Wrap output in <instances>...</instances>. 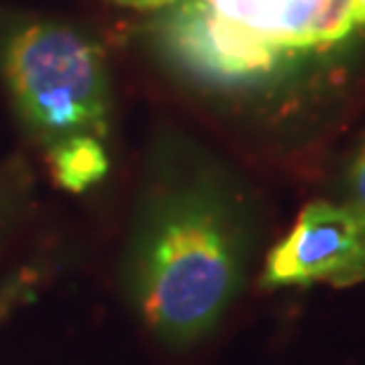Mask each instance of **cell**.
<instances>
[{
	"mask_svg": "<svg viewBox=\"0 0 365 365\" xmlns=\"http://www.w3.org/2000/svg\"><path fill=\"white\" fill-rule=\"evenodd\" d=\"M250 254V228L230 187L207 169L169 173L145 202L123 292L159 344L190 351L242 294Z\"/></svg>",
	"mask_w": 365,
	"mask_h": 365,
	"instance_id": "obj_1",
	"label": "cell"
},
{
	"mask_svg": "<svg viewBox=\"0 0 365 365\" xmlns=\"http://www.w3.org/2000/svg\"><path fill=\"white\" fill-rule=\"evenodd\" d=\"M5 74L24 121L48 148L69 135H102L107 130L102 55L71 29H21L7 43Z\"/></svg>",
	"mask_w": 365,
	"mask_h": 365,
	"instance_id": "obj_2",
	"label": "cell"
},
{
	"mask_svg": "<svg viewBox=\"0 0 365 365\" xmlns=\"http://www.w3.org/2000/svg\"><path fill=\"white\" fill-rule=\"evenodd\" d=\"M363 280L365 209L351 202L306 204L261 271L264 289H304L318 282L351 287Z\"/></svg>",
	"mask_w": 365,
	"mask_h": 365,
	"instance_id": "obj_3",
	"label": "cell"
},
{
	"mask_svg": "<svg viewBox=\"0 0 365 365\" xmlns=\"http://www.w3.org/2000/svg\"><path fill=\"white\" fill-rule=\"evenodd\" d=\"M162 38L182 67L223 86L268 74L284 53L254 29L225 19L207 0L178 5L164 19Z\"/></svg>",
	"mask_w": 365,
	"mask_h": 365,
	"instance_id": "obj_4",
	"label": "cell"
},
{
	"mask_svg": "<svg viewBox=\"0 0 365 365\" xmlns=\"http://www.w3.org/2000/svg\"><path fill=\"white\" fill-rule=\"evenodd\" d=\"M50 171L57 185L69 192H83L109 171V159L95 135H69L50 145Z\"/></svg>",
	"mask_w": 365,
	"mask_h": 365,
	"instance_id": "obj_5",
	"label": "cell"
},
{
	"mask_svg": "<svg viewBox=\"0 0 365 365\" xmlns=\"http://www.w3.org/2000/svg\"><path fill=\"white\" fill-rule=\"evenodd\" d=\"M323 0H277V46L284 50L318 46Z\"/></svg>",
	"mask_w": 365,
	"mask_h": 365,
	"instance_id": "obj_6",
	"label": "cell"
},
{
	"mask_svg": "<svg viewBox=\"0 0 365 365\" xmlns=\"http://www.w3.org/2000/svg\"><path fill=\"white\" fill-rule=\"evenodd\" d=\"M207 3L225 19L254 29L277 46V0H207Z\"/></svg>",
	"mask_w": 365,
	"mask_h": 365,
	"instance_id": "obj_7",
	"label": "cell"
},
{
	"mask_svg": "<svg viewBox=\"0 0 365 365\" xmlns=\"http://www.w3.org/2000/svg\"><path fill=\"white\" fill-rule=\"evenodd\" d=\"M344 190H346V202L365 209V138L359 143V148L354 150V155L346 164Z\"/></svg>",
	"mask_w": 365,
	"mask_h": 365,
	"instance_id": "obj_8",
	"label": "cell"
},
{
	"mask_svg": "<svg viewBox=\"0 0 365 365\" xmlns=\"http://www.w3.org/2000/svg\"><path fill=\"white\" fill-rule=\"evenodd\" d=\"M116 3L133 5V7H140V10H157V7L171 5V3H176V0H116Z\"/></svg>",
	"mask_w": 365,
	"mask_h": 365,
	"instance_id": "obj_9",
	"label": "cell"
},
{
	"mask_svg": "<svg viewBox=\"0 0 365 365\" xmlns=\"http://www.w3.org/2000/svg\"><path fill=\"white\" fill-rule=\"evenodd\" d=\"M10 192H12V187L5 185V180L0 178V221L5 218V211L10 207Z\"/></svg>",
	"mask_w": 365,
	"mask_h": 365,
	"instance_id": "obj_10",
	"label": "cell"
},
{
	"mask_svg": "<svg viewBox=\"0 0 365 365\" xmlns=\"http://www.w3.org/2000/svg\"><path fill=\"white\" fill-rule=\"evenodd\" d=\"M354 21L365 24V0H354Z\"/></svg>",
	"mask_w": 365,
	"mask_h": 365,
	"instance_id": "obj_11",
	"label": "cell"
}]
</instances>
